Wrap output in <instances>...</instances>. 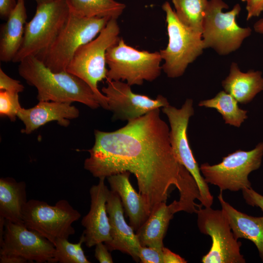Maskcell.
<instances>
[{
  "label": "cell",
  "mask_w": 263,
  "mask_h": 263,
  "mask_svg": "<svg viewBox=\"0 0 263 263\" xmlns=\"http://www.w3.org/2000/svg\"><path fill=\"white\" fill-rule=\"evenodd\" d=\"M26 185L10 177L0 179V217L17 224H23L22 210L27 202Z\"/></svg>",
  "instance_id": "obj_23"
},
{
  "label": "cell",
  "mask_w": 263,
  "mask_h": 263,
  "mask_svg": "<svg viewBox=\"0 0 263 263\" xmlns=\"http://www.w3.org/2000/svg\"><path fill=\"white\" fill-rule=\"evenodd\" d=\"M175 212L172 205L166 202L158 204L152 210L146 222L136 231L141 246L162 249L163 239L170 220Z\"/></svg>",
  "instance_id": "obj_22"
},
{
  "label": "cell",
  "mask_w": 263,
  "mask_h": 263,
  "mask_svg": "<svg viewBox=\"0 0 263 263\" xmlns=\"http://www.w3.org/2000/svg\"><path fill=\"white\" fill-rule=\"evenodd\" d=\"M179 21L188 28L202 34L208 0H171Z\"/></svg>",
  "instance_id": "obj_26"
},
{
  "label": "cell",
  "mask_w": 263,
  "mask_h": 263,
  "mask_svg": "<svg viewBox=\"0 0 263 263\" xmlns=\"http://www.w3.org/2000/svg\"><path fill=\"white\" fill-rule=\"evenodd\" d=\"M70 10L87 18H117L126 5L114 0H67Z\"/></svg>",
  "instance_id": "obj_24"
},
{
  "label": "cell",
  "mask_w": 263,
  "mask_h": 263,
  "mask_svg": "<svg viewBox=\"0 0 263 263\" xmlns=\"http://www.w3.org/2000/svg\"><path fill=\"white\" fill-rule=\"evenodd\" d=\"M106 209L111 240L104 244L110 251H120L130 255L135 262H139L138 254L141 245L134 230L125 220L124 209L119 195L111 190L108 196Z\"/></svg>",
  "instance_id": "obj_16"
},
{
  "label": "cell",
  "mask_w": 263,
  "mask_h": 263,
  "mask_svg": "<svg viewBox=\"0 0 263 263\" xmlns=\"http://www.w3.org/2000/svg\"><path fill=\"white\" fill-rule=\"evenodd\" d=\"M163 263H186L187 261L168 248L163 247L162 249Z\"/></svg>",
  "instance_id": "obj_35"
},
{
  "label": "cell",
  "mask_w": 263,
  "mask_h": 263,
  "mask_svg": "<svg viewBox=\"0 0 263 263\" xmlns=\"http://www.w3.org/2000/svg\"><path fill=\"white\" fill-rule=\"evenodd\" d=\"M28 261L25 258L15 255H0V263H25Z\"/></svg>",
  "instance_id": "obj_36"
},
{
  "label": "cell",
  "mask_w": 263,
  "mask_h": 263,
  "mask_svg": "<svg viewBox=\"0 0 263 263\" xmlns=\"http://www.w3.org/2000/svg\"><path fill=\"white\" fill-rule=\"evenodd\" d=\"M139 262L142 263H163L162 249L141 246L139 250Z\"/></svg>",
  "instance_id": "obj_29"
},
{
  "label": "cell",
  "mask_w": 263,
  "mask_h": 263,
  "mask_svg": "<svg viewBox=\"0 0 263 263\" xmlns=\"http://www.w3.org/2000/svg\"><path fill=\"white\" fill-rule=\"evenodd\" d=\"M37 2V5L43 4V3H46L48 2H51L53 1H55L57 0H34Z\"/></svg>",
  "instance_id": "obj_38"
},
{
  "label": "cell",
  "mask_w": 263,
  "mask_h": 263,
  "mask_svg": "<svg viewBox=\"0 0 263 263\" xmlns=\"http://www.w3.org/2000/svg\"><path fill=\"white\" fill-rule=\"evenodd\" d=\"M106 83L107 86L101 90L107 98L108 110L113 112V118L115 120L128 122L169 105L162 95L153 99L147 95L135 94L131 86L122 81L107 80Z\"/></svg>",
  "instance_id": "obj_14"
},
{
  "label": "cell",
  "mask_w": 263,
  "mask_h": 263,
  "mask_svg": "<svg viewBox=\"0 0 263 263\" xmlns=\"http://www.w3.org/2000/svg\"><path fill=\"white\" fill-rule=\"evenodd\" d=\"M243 2H246L247 0H241Z\"/></svg>",
  "instance_id": "obj_39"
},
{
  "label": "cell",
  "mask_w": 263,
  "mask_h": 263,
  "mask_svg": "<svg viewBox=\"0 0 263 263\" xmlns=\"http://www.w3.org/2000/svg\"><path fill=\"white\" fill-rule=\"evenodd\" d=\"M238 102L231 94L222 91L212 98L201 101L198 105L216 109L225 124L239 128L248 116L247 111L241 109Z\"/></svg>",
  "instance_id": "obj_25"
},
{
  "label": "cell",
  "mask_w": 263,
  "mask_h": 263,
  "mask_svg": "<svg viewBox=\"0 0 263 263\" xmlns=\"http://www.w3.org/2000/svg\"><path fill=\"white\" fill-rule=\"evenodd\" d=\"M99 179L98 183L90 188V209L81 220V225L85 228L81 236L88 247L94 246L99 242L106 243L111 240L106 209L110 190L105 184V178Z\"/></svg>",
  "instance_id": "obj_15"
},
{
  "label": "cell",
  "mask_w": 263,
  "mask_h": 263,
  "mask_svg": "<svg viewBox=\"0 0 263 263\" xmlns=\"http://www.w3.org/2000/svg\"><path fill=\"white\" fill-rule=\"evenodd\" d=\"M106 58L109 67L107 80L126 81L130 86L152 81L159 76L162 70L159 52L138 50L121 38L108 48Z\"/></svg>",
  "instance_id": "obj_5"
},
{
  "label": "cell",
  "mask_w": 263,
  "mask_h": 263,
  "mask_svg": "<svg viewBox=\"0 0 263 263\" xmlns=\"http://www.w3.org/2000/svg\"><path fill=\"white\" fill-rule=\"evenodd\" d=\"M254 29L256 32L263 34V18L255 22L254 25Z\"/></svg>",
  "instance_id": "obj_37"
},
{
  "label": "cell",
  "mask_w": 263,
  "mask_h": 263,
  "mask_svg": "<svg viewBox=\"0 0 263 263\" xmlns=\"http://www.w3.org/2000/svg\"><path fill=\"white\" fill-rule=\"evenodd\" d=\"M131 172L124 171L107 177L111 190L119 195L129 219V225L137 231L151 212L144 198L133 188L129 180Z\"/></svg>",
  "instance_id": "obj_18"
},
{
  "label": "cell",
  "mask_w": 263,
  "mask_h": 263,
  "mask_svg": "<svg viewBox=\"0 0 263 263\" xmlns=\"http://www.w3.org/2000/svg\"><path fill=\"white\" fill-rule=\"evenodd\" d=\"M15 0H0V16L7 19L17 5Z\"/></svg>",
  "instance_id": "obj_34"
},
{
  "label": "cell",
  "mask_w": 263,
  "mask_h": 263,
  "mask_svg": "<svg viewBox=\"0 0 263 263\" xmlns=\"http://www.w3.org/2000/svg\"><path fill=\"white\" fill-rule=\"evenodd\" d=\"M119 34L117 19H110L94 39L78 48L66 69L87 83L97 97L100 106L107 110V98L97 85L107 78L106 52L120 38Z\"/></svg>",
  "instance_id": "obj_3"
},
{
  "label": "cell",
  "mask_w": 263,
  "mask_h": 263,
  "mask_svg": "<svg viewBox=\"0 0 263 263\" xmlns=\"http://www.w3.org/2000/svg\"><path fill=\"white\" fill-rule=\"evenodd\" d=\"M110 19L84 17L70 10L65 24L52 43L37 57L53 72L66 71L78 48L94 39Z\"/></svg>",
  "instance_id": "obj_4"
},
{
  "label": "cell",
  "mask_w": 263,
  "mask_h": 263,
  "mask_svg": "<svg viewBox=\"0 0 263 263\" xmlns=\"http://www.w3.org/2000/svg\"><path fill=\"white\" fill-rule=\"evenodd\" d=\"M94 256L100 263H113V260L109 250L103 242H99L95 245Z\"/></svg>",
  "instance_id": "obj_32"
},
{
  "label": "cell",
  "mask_w": 263,
  "mask_h": 263,
  "mask_svg": "<svg viewBox=\"0 0 263 263\" xmlns=\"http://www.w3.org/2000/svg\"><path fill=\"white\" fill-rule=\"evenodd\" d=\"M162 112L168 117L170 124L169 140L176 158L195 180L200 190L201 205L205 207H211L213 197L207 183L201 174L188 138L189 120L194 113L193 100L187 99L180 109L169 105L163 107Z\"/></svg>",
  "instance_id": "obj_11"
},
{
  "label": "cell",
  "mask_w": 263,
  "mask_h": 263,
  "mask_svg": "<svg viewBox=\"0 0 263 263\" xmlns=\"http://www.w3.org/2000/svg\"><path fill=\"white\" fill-rule=\"evenodd\" d=\"M246 9L247 20L253 17L259 16L263 11V0H247Z\"/></svg>",
  "instance_id": "obj_33"
},
{
  "label": "cell",
  "mask_w": 263,
  "mask_h": 263,
  "mask_svg": "<svg viewBox=\"0 0 263 263\" xmlns=\"http://www.w3.org/2000/svg\"><path fill=\"white\" fill-rule=\"evenodd\" d=\"M79 114V110L71 103L39 101L32 108H21L17 116L25 126L22 132L29 134L51 121H56L60 126L67 127L70 120L77 118Z\"/></svg>",
  "instance_id": "obj_17"
},
{
  "label": "cell",
  "mask_w": 263,
  "mask_h": 263,
  "mask_svg": "<svg viewBox=\"0 0 263 263\" xmlns=\"http://www.w3.org/2000/svg\"><path fill=\"white\" fill-rule=\"evenodd\" d=\"M162 8L166 14L169 37L167 46L159 52L164 61L162 68L168 77H178L202 54L205 47L202 34L184 25L168 1L165 2Z\"/></svg>",
  "instance_id": "obj_6"
},
{
  "label": "cell",
  "mask_w": 263,
  "mask_h": 263,
  "mask_svg": "<svg viewBox=\"0 0 263 263\" xmlns=\"http://www.w3.org/2000/svg\"><path fill=\"white\" fill-rule=\"evenodd\" d=\"M263 156V142L248 151L237 150L213 165L207 163L200 167L207 183L217 186L221 191H238L251 188L249 174L260 168Z\"/></svg>",
  "instance_id": "obj_9"
},
{
  "label": "cell",
  "mask_w": 263,
  "mask_h": 263,
  "mask_svg": "<svg viewBox=\"0 0 263 263\" xmlns=\"http://www.w3.org/2000/svg\"><path fill=\"white\" fill-rule=\"evenodd\" d=\"M80 213L65 199L52 206L36 199L28 201L22 210V220L26 227L44 237L54 244L59 238L68 239L74 235V222Z\"/></svg>",
  "instance_id": "obj_10"
},
{
  "label": "cell",
  "mask_w": 263,
  "mask_h": 263,
  "mask_svg": "<svg viewBox=\"0 0 263 263\" xmlns=\"http://www.w3.org/2000/svg\"><path fill=\"white\" fill-rule=\"evenodd\" d=\"M27 17L24 0H18L14 10L0 28L1 61H12L19 50L23 40Z\"/></svg>",
  "instance_id": "obj_20"
},
{
  "label": "cell",
  "mask_w": 263,
  "mask_h": 263,
  "mask_svg": "<svg viewBox=\"0 0 263 263\" xmlns=\"http://www.w3.org/2000/svg\"><path fill=\"white\" fill-rule=\"evenodd\" d=\"M244 200L246 204L252 206L260 207L263 212V196L252 188L242 190Z\"/></svg>",
  "instance_id": "obj_31"
},
{
  "label": "cell",
  "mask_w": 263,
  "mask_h": 263,
  "mask_svg": "<svg viewBox=\"0 0 263 263\" xmlns=\"http://www.w3.org/2000/svg\"><path fill=\"white\" fill-rule=\"evenodd\" d=\"M68 239H57L54 245L56 248L55 263H90L82 248L84 240L82 236L77 243L70 242Z\"/></svg>",
  "instance_id": "obj_27"
},
{
  "label": "cell",
  "mask_w": 263,
  "mask_h": 263,
  "mask_svg": "<svg viewBox=\"0 0 263 263\" xmlns=\"http://www.w3.org/2000/svg\"></svg>",
  "instance_id": "obj_40"
},
{
  "label": "cell",
  "mask_w": 263,
  "mask_h": 263,
  "mask_svg": "<svg viewBox=\"0 0 263 263\" xmlns=\"http://www.w3.org/2000/svg\"><path fill=\"white\" fill-rule=\"evenodd\" d=\"M24 86L17 80L6 75L0 69V90L19 93L24 90Z\"/></svg>",
  "instance_id": "obj_30"
},
{
  "label": "cell",
  "mask_w": 263,
  "mask_h": 263,
  "mask_svg": "<svg viewBox=\"0 0 263 263\" xmlns=\"http://www.w3.org/2000/svg\"><path fill=\"white\" fill-rule=\"evenodd\" d=\"M225 91L231 94L239 103L246 104L263 91V77L259 71H240L238 64L232 62L229 74L222 82Z\"/></svg>",
  "instance_id": "obj_21"
},
{
  "label": "cell",
  "mask_w": 263,
  "mask_h": 263,
  "mask_svg": "<svg viewBox=\"0 0 263 263\" xmlns=\"http://www.w3.org/2000/svg\"><path fill=\"white\" fill-rule=\"evenodd\" d=\"M200 205L196 213L200 231L209 235L212 240L211 247L204 255L203 263H245L240 247L242 243L236 239L228 220L223 210Z\"/></svg>",
  "instance_id": "obj_12"
},
{
  "label": "cell",
  "mask_w": 263,
  "mask_h": 263,
  "mask_svg": "<svg viewBox=\"0 0 263 263\" xmlns=\"http://www.w3.org/2000/svg\"><path fill=\"white\" fill-rule=\"evenodd\" d=\"M94 137L84 168L98 178L132 173L150 212L166 202L172 185L181 190L188 171L175 156L169 129L160 117L159 108L115 131L95 130Z\"/></svg>",
  "instance_id": "obj_1"
},
{
  "label": "cell",
  "mask_w": 263,
  "mask_h": 263,
  "mask_svg": "<svg viewBox=\"0 0 263 263\" xmlns=\"http://www.w3.org/2000/svg\"><path fill=\"white\" fill-rule=\"evenodd\" d=\"M69 13L67 0L37 5L34 17L25 24L22 44L12 61L19 63L46 50L63 27Z\"/></svg>",
  "instance_id": "obj_7"
},
{
  "label": "cell",
  "mask_w": 263,
  "mask_h": 263,
  "mask_svg": "<svg viewBox=\"0 0 263 263\" xmlns=\"http://www.w3.org/2000/svg\"><path fill=\"white\" fill-rule=\"evenodd\" d=\"M228 5L223 0H210L206 9L202 33L205 49L211 48L220 55L229 54L241 46L251 33L249 27L239 26L236 22L241 8L236 4L224 12Z\"/></svg>",
  "instance_id": "obj_8"
},
{
  "label": "cell",
  "mask_w": 263,
  "mask_h": 263,
  "mask_svg": "<svg viewBox=\"0 0 263 263\" xmlns=\"http://www.w3.org/2000/svg\"><path fill=\"white\" fill-rule=\"evenodd\" d=\"M218 199L234 237L237 240L246 239L253 243L263 262V216L254 217L235 209L225 200L222 191Z\"/></svg>",
  "instance_id": "obj_19"
},
{
  "label": "cell",
  "mask_w": 263,
  "mask_h": 263,
  "mask_svg": "<svg viewBox=\"0 0 263 263\" xmlns=\"http://www.w3.org/2000/svg\"><path fill=\"white\" fill-rule=\"evenodd\" d=\"M18 72L29 85L37 89L39 101L78 102L92 109L100 106L97 97L84 81L66 71H52L36 56H28L19 62Z\"/></svg>",
  "instance_id": "obj_2"
},
{
  "label": "cell",
  "mask_w": 263,
  "mask_h": 263,
  "mask_svg": "<svg viewBox=\"0 0 263 263\" xmlns=\"http://www.w3.org/2000/svg\"><path fill=\"white\" fill-rule=\"evenodd\" d=\"M21 108L19 99V93L6 91H0V114L15 121L19 110Z\"/></svg>",
  "instance_id": "obj_28"
},
{
  "label": "cell",
  "mask_w": 263,
  "mask_h": 263,
  "mask_svg": "<svg viewBox=\"0 0 263 263\" xmlns=\"http://www.w3.org/2000/svg\"><path fill=\"white\" fill-rule=\"evenodd\" d=\"M0 247V255H18L30 262L55 263L54 244L23 224L5 220Z\"/></svg>",
  "instance_id": "obj_13"
}]
</instances>
